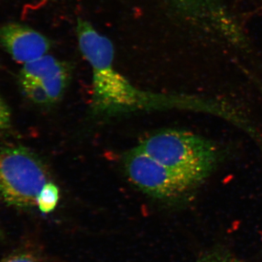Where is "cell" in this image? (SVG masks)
<instances>
[{"mask_svg": "<svg viewBox=\"0 0 262 262\" xmlns=\"http://www.w3.org/2000/svg\"><path fill=\"white\" fill-rule=\"evenodd\" d=\"M203 262H244V261H236V260H230V259H211L208 260V261H205Z\"/></svg>", "mask_w": 262, "mask_h": 262, "instance_id": "8fae6325", "label": "cell"}, {"mask_svg": "<svg viewBox=\"0 0 262 262\" xmlns=\"http://www.w3.org/2000/svg\"><path fill=\"white\" fill-rule=\"evenodd\" d=\"M138 147L158 163L199 184L209 175L218 160L213 143L188 131H160Z\"/></svg>", "mask_w": 262, "mask_h": 262, "instance_id": "7a4b0ae2", "label": "cell"}, {"mask_svg": "<svg viewBox=\"0 0 262 262\" xmlns=\"http://www.w3.org/2000/svg\"><path fill=\"white\" fill-rule=\"evenodd\" d=\"M11 122V113L9 106L0 95V130H5L10 127Z\"/></svg>", "mask_w": 262, "mask_h": 262, "instance_id": "9c48e42d", "label": "cell"}, {"mask_svg": "<svg viewBox=\"0 0 262 262\" xmlns=\"http://www.w3.org/2000/svg\"><path fill=\"white\" fill-rule=\"evenodd\" d=\"M79 47L93 72L94 115L113 116L136 111L181 108L205 110L207 102L187 96L154 94L138 89L114 67V47L89 22L77 25Z\"/></svg>", "mask_w": 262, "mask_h": 262, "instance_id": "6da1fadb", "label": "cell"}, {"mask_svg": "<svg viewBox=\"0 0 262 262\" xmlns=\"http://www.w3.org/2000/svg\"><path fill=\"white\" fill-rule=\"evenodd\" d=\"M59 189L54 183L49 182L39 192L37 206L43 213H49L56 208L59 201Z\"/></svg>", "mask_w": 262, "mask_h": 262, "instance_id": "52a82bcc", "label": "cell"}, {"mask_svg": "<svg viewBox=\"0 0 262 262\" xmlns=\"http://www.w3.org/2000/svg\"><path fill=\"white\" fill-rule=\"evenodd\" d=\"M20 79L37 81L42 84L51 103L61 99L70 79L68 66L51 55L24 64Z\"/></svg>", "mask_w": 262, "mask_h": 262, "instance_id": "8992f818", "label": "cell"}, {"mask_svg": "<svg viewBox=\"0 0 262 262\" xmlns=\"http://www.w3.org/2000/svg\"><path fill=\"white\" fill-rule=\"evenodd\" d=\"M50 181L46 165L23 146H0V196L18 208L37 206L39 192Z\"/></svg>", "mask_w": 262, "mask_h": 262, "instance_id": "3957f363", "label": "cell"}, {"mask_svg": "<svg viewBox=\"0 0 262 262\" xmlns=\"http://www.w3.org/2000/svg\"><path fill=\"white\" fill-rule=\"evenodd\" d=\"M0 43L13 60L24 64L46 56L51 48L48 38L41 33L15 23L0 29Z\"/></svg>", "mask_w": 262, "mask_h": 262, "instance_id": "5b68a950", "label": "cell"}, {"mask_svg": "<svg viewBox=\"0 0 262 262\" xmlns=\"http://www.w3.org/2000/svg\"><path fill=\"white\" fill-rule=\"evenodd\" d=\"M24 92L33 102L39 105L52 104L44 87L37 81L20 79Z\"/></svg>", "mask_w": 262, "mask_h": 262, "instance_id": "ba28073f", "label": "cell"}, {"mask_svg": "<svg viewBox=\"0 0 262 262\" xmlns=\"http://www.w3.org/2000/svg\"><path fill=\"white\" fill-rule=\"evenodd\" d=\"M1 262H39L37 258L28 253H17L10 255Z\"/></svg>", "mask_w": 262, "mask_h": 262, "instance_id": "30bf717a", "label": "cell"}, {"mask_svg": "<svg viewBox=\"0 0 262 262\" xmlns=\"http://www.w3.org/2000/svg\"><path fill=\"white\" fill-rule=\"evenodd\" d=\"M124 163L131 182L143 192L159 199L179 198L199 184L158 163L138 146L127 153Z\"/></svg>", "mask_w": 262, "mask_h": 262, "instance_id": "277c9868", "label": "cell"}]
</instances>
